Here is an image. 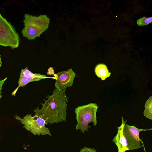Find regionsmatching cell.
<instances>
[{"label":"cell","instance_id":"obj_1","mask_svg":"<svg viewBox=\"0 0 152 152\" xmlns=\"http://www.w3.org/2000/svg\"><path fill=\"white\" fill-rule=\"evenodd\" d=\"M66 89L60 91L56 88L51 95H48L47 100L41 103V109L37 107L34 110L35 115L45 120L47 124H51L66 121L67 103L69 97L65 94Z\"/></svg>","mask_w":152,"mask_h":152},{"label":"cell","instance_id":"obj_2","mask_svg":"<svg viewBox=\"0 0 152 152\" xmlns=\"http://www.w3.org/2000/svg\"><path fill=\"white\" fill-rule=\"evenodd\" d=\"M50 22L49 18L46 15L37 17L25 14L23 20L24 27L21 31L23 36L29 40L40 37L48 28Z\"/></svg>","mask_w":152,"mask_h":152},{"label":"cell","instance_id":"obj_3","mask_svg":"<svg viewBox=\"0 0 152 152\" xmlns=\"http://www.w3.org/2000/svg\"><path fill=\"white\" fill-rule=\"evenodd\" d=\"M99 107L96 104L90 103L87 104L79 106L75 109V118L77 122L76 130L80 129L82 133L88 132L89 123L92 122L95 126L97 123L96 113Z\"/></svg>","mask_w":152,"mask_h":152},{"label":"cell","instance_id":"obj_4","mask_svg":"<svg viewBox=\"0 0 152 152\" xmlns=\"http://www.w3.org/2000/svg\"><path fill=\"white\" fill-rule=\"evenodd\" d=\"M20 42L15 27L0 13V45L15 49L18 47Z\"/></svg>","mask_w":152,"mask_h":152},{"label":"cell","instance_id":"obj_5","mask_svg":"<svg viewBox=\"0 0 152 152\" xmlns=\"http://www.w3.org/2000/svg\"><path fill=\"white\" fill-rule=\"evenodd\" d=\"M14 116L16 120L24 125L23 127L26 129L34 135L52 136L49 128L45 126L47 124L45 121L40 117L35 115L32 116L31 114H27L23 118L15 115Z\"/></svg>","mask_w":152,"mask_h":152},{"label":"cell","instance_id":"obj_6","mask_svg":"<svg viewBox=\"0 0 152 152\" xmlns=\"http://www.w3.org/2000/svg\"><path fill=\"white\" fill-rule=\"evenodd\" d=\"M126 120L124 124L122 133L128 150L140 148L142 146V140L139 137V133L142 131L152 129H139L134 126H130L126 124Z\"/></svg>","mask_w":152,"mask_h":152},{"label":"cell","instance_id":"obj_7","mask_svg":"<svg viewBox=\"0 0 152 152\" xmlns=\"http://www.w3.org/2000/svg\"><path fill=\"white\" fill-rule=\"evenodd\" d=\"M47 78H53L56 80L54 76L53 77H47L46 75L39 73H33L30 71L27 67L21 70L20 77L18 81V85L12 93V95L15 96L18 89L20 87H23L28 83L32 82L39 81Z\"/></svg>","mask_w":152,"mask_h":152},{"label":"cell","instance_id":"obj_8","mask_svg":"<svg viewBox=\"0 0 152 152\" xmlns=\"http://www.w3.org/2000/svg\"><path fill=\"white\" fill-rule=\"evenodd\" d=\"M56 78L55 83L56 88L60 91L66 89L67 87L72 86L76 74L72 69L58 72L54 75Z\"/></svg>","mask_w":152,"mask_h":152},{"label":"cell","instance_id":"obj_9","mask_svg":"<svg viewBox=\"0 0 152 152\" xmlns=\"http://www.w3.org/2000/svg\"><path fill=\"white\" fill-rule=\"evenodd\" d=\"M121 120V125L117 127V134L112 140V141L115 143L118 147V152H125L128 151L122 133L123 125L125 121L123 117Z\"/></svg>","mask_w":152,"mask_h":152},{"label":"cell","instance_id":"obj_10","mask_svg":"<svg viewBox=\"0 0 152 152\" xmlns=\"http://www.w3.org/2000/svg\"><path fill=\"white\" fill-rule=\"evenodd\" d=\"M95 72L96 76L104 80L110 76L111 73L109 72L107 66L104 64L97 65L95 68Z\"/></svg>","mask_w":152,"mask_h":152},{"label":"cell","instance_id":"obj_11","mask_svg":"<svg viewBox=\"0 0 152 152\" xmlns=\"http://www.w3.org/2000/svg\"><path fill=\"white\" fill-rule=\"evenodd\" d=\"M144 115L147 118L152 120V96L149 97L145 104Z\"/></svg>","mask_w":152,"mask_h":152},{"label":"cell","instance_id":"obj_12","mask_svg":"<svg viewBox=\"0 0 152 152\" xmlns=\"http://www.w3.org/2000/svg\"><path fill=\"white\" fill-rule=\"evenodd\" d=\"M152 22V17L146 18L143 17L138 20L137 23L139 26H143L151 23Z\"/></svg>","mask_w":152,"mask_h":152},{"label":"cell","instance_id":"obj_13","mask_svg":"<svg viewBox=\"0 0 152 152\" xmlns=\"http://www.w3.org/2000/svg\"><path fill=\"white\" fill-rule=\"evenodd\" d=\"M79 152H97L94 148L84 147L81 149Z\"/></svg>","mask_w":152,"mask_h":152},{"label":"cell","instance_id":"obj_14","mask_svg":"<svg viewBox=\"0 0 152 152\" xmlns=\"http://www.w3.org/2000/svg\"><path fill=\"white\" fill-rule=\"evenodd\" d=\"M7 77H6L3 80L0 79V100L2 97L1 94L2 89V86L5 81L7 80Z\"/></svg>","mask_w":152,"mask_h":152},{"label":"cell","instance_id":"obj_15","mask_svg":"<svg viewBox=\"0 0 152 152\" xmlns=\"http://www.w3.org/2000/svg\"><path fill=\"white\" fill-rule=\"evenodd\" d=\"M2 64V62L1 61V55H0V67L1 66Z\"/></svg>","mask_w":152,"mask_h":152}]
</instances>
